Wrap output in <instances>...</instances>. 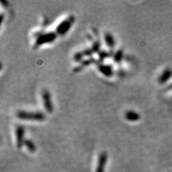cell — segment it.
I'll return each mask as SVG.
<instances>
[{"label": "cell", "instance_id": "6da1fadb", "mask_svg": "<svg viewBox=\"0 0 172 172\" xmlns=\"http://www.w3.org/2000/svg\"><path fill=\"white\" fill-rule=\"evenodd\" d=\"M17 117L22 120H29V121H42L45 119V115L42 112H28L25 111H19L16 114Z\"/></svg>", "mask_w": 172, "mask_h": 172}, {"label": "cell", "instance_id": "7a4b0ae2", "mask_svg": "<svg viewBox=\"0 0 172 172\" xmlns=\"http://www.w3.org/2000/svg\"><path fill=\"white\" fill-rule=\"evenodd\" d=\"M57 33L53 32H46V33H40L36 38L35 44H34V49H37L40 47L42 44H48V43L53 42L57 38Z\"/></svg>", "mask_w": 172, "mask_h": 172}, {"label": "cell", "instance_id": "3957f363", "mask_svg": "<svg viewBox=\"0 0 172 172\" xmlns=\"http://www.w3.org/2000/svg\"><path fill=\"white\" fill-rule=\"evenodd\" d=\"M75 21V18L74 16L70 15L65 20L61 22V23L56 28V33L60 35H64L70 29L71 27L73 25L74 22Z\"/></svg>", "mask_w": 172, "mask_h": 172}, {"label": "cell", "instance_id": "277c9868", "mask_svg": "<svg viewBox=\"0 0 172 172\" xmlns=\"http://www.w3.org/2000/svg\"><path fill=\"white\" fill-rule=\"evenodd\" d=\"M172 80V68L170 67H165L158 75L157 81L159 85H165L167 83Z\"/></svg>", "mask_w": 172, "mask_h": 172}, {"label": "cell", "instance_id": "5b68a950", "mask_svg": "<svg viewBox=\"0 0 172 172\" xmlns=\"http://www.w3.org/2000/svg\"><path fill=\"white\" fill-rule=\"evenodd\" d=\"M42 98L43 106L45 108L46 111L49 113H52L54 111V106H53V101H52L51 95L50 92L47 90H44L42 93Z\"/></svg>", "mask_w": 172, "mask_h": 172}, {"label": "cell", "instance_id": "8992f818", "mask_svg": "<svg viewBox=\"0 0 172 172\" xmlns=\"http://www.w3.org/2000/svg\"><path fill=\"white\" fill-rule=\"evenodd\" d=\"M16 143L17 148L20 149L25 143V128L21 125L16 126L15 128Z\"/></svg>", "mask_w": 172, "mask_h": 172}, {"label": "cell", "instance_id": "52a82bcc", "mask_svg": "<svg viewBox=\"0 0 172 172\" xmlns=\"http://www.w3.org/2000/svg\"><path fill=\"white\" fill-rule=\"evenodd\" d=\"M107 153L103 151L100 154L98 158V162L97 169H96V172H104L105 166H106V162H107Z\"/></svg>", "mask_w": 172, "mask_h": 172}, {"label": "cell", "instance_id": "ba28073f", "mask_svg": "<svg viewBox=\"0 0 172 172\" xmlns=\"http://www.w3.org/2000/svg\"><path fill=\"white\" fill-rule=\"evenodd\" d=\"M98 69L103 75L106 77H111L113 75V68L111 65H105L100 63L98 65Z\"/></svg>", "mask_w": 172, "mask_h": 172}, {"label": "cell", "instance_id": "9c48e42d", "mask_svg": "<svg viewBox=\"0 0 172 172\" xmlns=\"http://www.w3.org/2000/svg\"><path fill=\"white\" fill-rule=\"evenodd\" d=\"M125 118L130 122H136L141 118L140 114L134 111H128L125 113Z\"/></svg>", "mask_w": 172, "mask_h": 172}, {"label": "cell", "instance_id": "30bf717a", "mask_svg": "<svg viewBox=\"0 0 172 172\" xmlns=\"http://www.w3.org/2000/svg\"><path fill=\"white\" fill-rule=\"evenodd\" d=\"M104 39L108 47H109L110 49H113L115 47V40H114V38L113 37L112 34L110 33V32H106L104 35Z\"/></svg>", "mask_w": 172, "mask_h": 172}, {"label": "cell", "instance_id": "8fae6325", "mask_svg": "<svg viewBox=\"0 0 172 172\" xmlns=\"http://www.w3.org/2000/svg\"><path fill=\"white\" fill-rule=\"evenodd\" d=\"M123 58H124V50L120 49V50H117L113 55V60L115 63H119L122 61Z\"/></svg>", "mask_w": 172, "mask_h": 172}, {"label": "cell", "instance_id": "7c38bea8", "mask_svg": "<svg viewBox=\"0 0 172 172\" xmlns=\"http://www.w3.org/2000/svg\"><path fill=\"white\" fill-rule=\"evenodd\" d=\"M94 62H95V60L93 58H89L87 59V60H84V61H83V63H81V65H80V66L77 67V68H75V69H74V71H75V72H78V71H80L81 70H82L83 68L92 64V63H94Z\"/></svg>", "mask_w": 172, "mask_h": 172}, {"label": "cell", "instance_id": "4fadbf2b", "mask_svg": "<svg viewBox=\"0 0 172 172\" xmlns=\"http://www.w3.org/2000/svg\"><path fill=\"white\" fill-rule=\"evenodd\" d=\"M24 145L26 146L27 149L30 151V152H35V151H36V146H35V144L31 140L25 139Z\"/></svg>", "mask_w": 172, "mask_h": 172}, {"label": "cell", "instance_id": "5bb4252c", "mask_svg": "<svg viewBox=\"0 0 172 172\" xmlns=\"http://www.w3.org/2000/svg\"><path fill=\"white\" fill-rule=\"evenodd\" d=\"M111 55H112V53H108L107 51H105V50L99 52V53H98L99 60H100V62L103 61L105 59L107 58V57H109V56H111Z\"/></svg>", "mask_w": 172, "mask_h": 172}, {"label": "cell", "instance_id": "9a60e30c", "mask_svg": "<svg viewBox=\"0 0 172 172\" xmlns=\"http://www.w3.org/2000/svg\"><path fill=\"white\" fill-rule=\"evenodd\" d=\"M83 56H85V55H84L83 52V51L77 52V53L74 55L73 59L75 62H77V63H79V62L82 61Z\"/></svg>", "mask_w": 172, "mask_h": 172}, {"label": "cell", "instance_id": "2e32d148", "mask_svg": "<svg viewBox=\"0 0 172 172\" xmlns=\"http://www.w3.org/2000/svg\"><path fill=\"white\" fill-rule=\"evenodd\" d=\"M91 50L93 51V53H99L100 50V42L99 41H96L93 44V46H92Z\"/></svg>", "mask_w": 172, "mask_h": 172}]
</instances>
